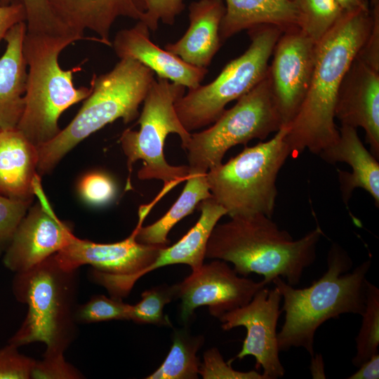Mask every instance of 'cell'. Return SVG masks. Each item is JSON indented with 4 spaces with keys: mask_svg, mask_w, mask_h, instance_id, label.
<instances>
[{
    "mask_svg": "<svg viewBox=\"0 0 379 379\" xmlns=\"http://www.w3.org/2000/svg\"><path fill=\"white\" fill-rule=\"evenodd\" d=\"M154 72L125 58L109 72L94 74L91 92L72 121L51 141L37 147V172L51 171L79 142L118 119L125 124L139 117V107L154 80Z\"/></svg>",
    "mask_w": 379,
    "mask_h": 379,
    "instance_id": "cell-6",
    "label": "cell"
},
{
    "mask_svg": "<svg viewBox=\"0 0 379 379\" xmlns=\"http://www.w3.org/2000/svg\"><path fill=\"white\" fill-rule=\"evenodd\" d=\"M282 32L273 25L248 29V49L230 61L211 83L189 89L175 102L178 119L188 132L214 123L229 102L248 93L267 76L270 58Z\"/></svg>",
    "mask_w": 379,
    "mask_h": 379,
    "instance_id": "cell-9",
    "label": "cell"
},
{
    "mask_svg": "<svg viewBox=\"0 0 379 379\" xmlns=\"http://www.w3.org/2000/svg\"><path fill=\"white\" fill-rule=\"evenodd\" d=\"M37 173L34 192L39 203L29 208L5 250L3 262L14 273L27 271L65 247L74 237L51 208Z\"/></svg>",
    "mask_w": 379,
    "mask_h": 379,
    "instance_id": "cell-15",
    "label": "cell"
},
{
    "mask_svg": "<svg viewBox=\"0 0 379 379\" xmlns=\"http://www.w3.org/2000/svg\"><path fill=\"white\" fill-rule=\"evenodd\" d=\"M25 22L13 26L4 37L6 48L0 58V128H17L22 116L27 81V64L23 55Z\"/></svg>",
    "mask_w": 379,
    "mask_h": 379,
    "instance_id": "cell-21",
    "label": "cell"
},
{
    "mask_svg": "<svg viewBox=\"0 0 379 379\" xmlns=\"http://www.w3.org/2000/svg\"><path fill=\"white\" fill-rule=\"evenodd\" d=\"M38 150L17 128L0 133V194L32 201Z\"/></svg>",
    "mask_w": 379,
    "mask_h": 379,
    "instance_id": "cell-22",
    "label": "cell"
},
{
    "mask_svg": "<svg viewBox=\"0 0 379 379\" xmlns=\"http://www.w3.org/2000/svg\"><path fill=\"white\" fill-rule=\"evenodd\" d=\"M316 44L296 27L283 32L274 46L268 77L284 126L293 121L308 91Z\"/></svg>",
    "mask_w": 379,
    "mask_h": 379,
    "instance_id": "cell-14",
    "label": "cell"
},
{
    "mask_svg": "<svg viewBox=\"0 0 379 379\" xmlns=\"http://www.w3.org/2000/svg\"><path fill=\"white\" fill-rule=\"evenodd\" d=\"M362 323L356 338L357 353L352 362L359 367L378 353L379 345V289L367 281L366 308Z\"/></svg>",
    "mask_w": 379,
    "mask_h": 379,
    "instance_id": "cell-27",
    "label": "cell"
},
{
    "mask_svg": "<svg viewBox=\"0 0 379 379\" xmlns=\"http://www.w3.org/2000/svg\"><path fill=\"white\" fill-rule=\"evenodd\" d=\"M20 4L26 15L27 32L54 35L72 34L57 19L49 0H0L1 6Z\"/></svg>",
    "mask_w": 379,
    "mask_h": 379,
    "instance_id": "cell-30",
    "label": "cell"
},
{
    "mask_svg": "<svg viewBox=\"0 0 379 379\" xmlns=\"http://www.w3.org/2000/svg\"><path fill=\"white\" fill-rule=\"evenodd\" d=\"M145 11L142 20L152 32L157 31L159 21L173 25L176 16L185 9V0H144Z\"/></svg>",
    "mask_w": 379,
    "mask_h": 379,
    "instance_id": "cell-36",
    "label": "cell"
},
{
    "mask_svg": "<svg viewBox=\"0 0 379 379\" xmlns=\"http://www.w3.org/2000/svg\"><path fill=\"white\" fill-rule=\"evenodd\" d=\"M82 373L68 363L64 354H44L42 360H35L32 379H79Z\"/></svg>",
    "mask_w": 379,
    "mask_h": 379,
    "instance_id": "cell-34",
    "label": "cell"
},
{
    "mask_svg": "<svg viewBox=\"0 0 379 379\" xmlns=\"http://www.w3.org/2000/svg\"><path fill=\"white\" fill-rule=\"evenodd\" d=\"M131 305L122 299L102 295L93 296L87 302L77 305V323H95L112 320H130Z\"/></svg>",
    "mask_w": 379,
    "mask_h": 379,
    "instance_id": "cell-29",
    "label": "cell"
},
{
    "mask_svg": "<svg viewBox=\"0 0 379 379\" xmlns=\"http://www.w3.org/2000/svg\"><path fill=\"white\" fill-rule=\"evenodd\" d=\"M225 13L222 0H199L189 6L190 25L185 34L164 49L195 67L207 68L222 44L219 36Z\"/></svg>",
    "mask_w": 379,
    "mask_h": 379,
    "instance_id": "cell-20",
    "label": "cell"
},
{
    "mask_svg": "<svg viewBox=\"0 0 379 379\" xmlns=\"http://www.w3.org/2000/svg\"><path fill=\"white\" fill-rule=\"evenodd\" d=\"M298 12V27L315 43L345 13L335 0H291Z\"/></svg>",
    "mask_w": 379,
    "mask_h": 379,
    "instance_id": "cell-26",
    "label": "cell"
},
{
    "mask_svg": "<svg viewBox=\"0 0 379 379\" xmlns=\"http://www.w3.org/2000/svg\"><path fill=\"white\" fill-rule=\"evenodd\" d=\"M219 36L221 44L235 34L259 25L283 32L298 27V12L291 0H225Z\"/></svg>",
    "mask_w": 379,
    "mask_h": 379,
    "instance_id": "cell-23",
    "label": "cell"
},
{
    "mask_svg": "<svg viewBox=\"0 0 379 379\" xmlns=\"http://www.w3.org/2000/svg\"><path fill=\"white\" fill-rule=\"evenodd\" d=\"M282 120L274 98L268 73L248 93L225 110L213 125L191 133L185 148L189 173H206L222 163L225 153L237 145L265 139L278 131Z\"/></svg>",
    "mask_w": 379,
    "mask_h": 379,
    "instance_id": "cell-10",
    "label": "cell"
},
{
    "mask_svg": "<svg viewBox=\"0 0 379 379\" xmlns=\"http://www.w3.org/2000/svg\"><path fill=\"white\" fill-rule=\"evenodd\" d=\"M379 0H370V6H373V4H375V3L378 2Z\"/></svg>",
    "mask_w": 379,
    "mask_h": 379,
    "instance_id": "cell-42",
    "label": "cell"
},
{
    "mask_svg": "<svg viewBox=\"0 0 379 379\" xmlns=\"http://www.w3.org/2000/svg\"><path fill=\"white\" fill-rule=\"evenodd\" d=\"M83 39L100 43L98 37L79 34L54 35L26 32L23 55L27 74L24 109L17 128L36 148L53 140L61 131L58 119L73 105L85 100L91 88L73 84V73L80 67L63 69L58 62L62 50Z\"/></svg>",
    "mask_w": 379,
    "mask_h": 379,
    "instance_id": "cell-4",
    "label": "cell"
},
{
    "mask_svg": "<svg viewBox=\"0 0 379 379\" xmlns=\"http://www.w3.org/2000/svg\"><path fill=\"white\" fill-rule=\"evenodd\" d=\"M282 297L274 287L266 286L259 290L251 300L242 307L227 312L218 319L224 331L237 326L246 329V336L237 358L242 359L253 356L255 367L263 369L265 379H277L285 374L279 359L277 326L282 312L280 302Z\"/></svg>",
    "mask_w": 379,
    "mask_h": 379,
    "instance_id": "cell-12",
    "label": "cell"
},
{
    "mask_svg": "<svg viewBox=\"0 0 379 379\" xmlns=\"http://www.w3.org/2000/svg\"><path fill=\"white\" fill-rule=\"evenodd\" d=\"M310 369L312 373V378H326V374L324 371V363L322 355L321 354H314L312 357Z\"/></svg>",
    "mask_w": 379,
    "mask_h": 379,
    "instance_id": "cell-41",
    "label": "cell"
},
{
    "mask_svg": "<svg viewBox=\"0 0 379 379\" xmlns=\"http://www.w3.org/2000/svg\"><path fill=\"white\" fill-rule=\"evenodd\" d=\"M358 371L347 377L348 379H378L379 354H375L359 366Z\"/></svg>",
    "mask_w": 379,
    "mask_h": 379,
    "instance_id": "cell-39",
    "label": "cell"
},
{
    "mask_svg": "<svg viewBox=\"0 0 379 379\" xmlns=\"http://www.w3.org/2000/svg\"><path fill=\"white\" fill-rule=\"evenodd\" d=\"M178 298V284H163L143 291L141 300L131 305L130 320L137 324H149L171 326L167 315L164 313L166 305Z\"/></svg>",
    "mask_w": 379,
    "mask_h": 379,
    "instance_id": "cell-28",
    "label": "cell"
},
{
    "mask_svg": "<svg viewBox=\"0 0 379 379\" xmlns=\"http://www.w3.org/2000/svg\"><path fill=\"white\" fill-rule=\"evenodd\" d=\"M1 128H0V133H1Z\"/></svg>",
    "mask_w": 379,
    "mask_h": 379,
    "instance_id": "cell-43",
    "label": "cell"
},
{
    "mask_svg": "<svg viewBox=\"0 0 379 379\" xmlns=\"http://www.w3.org/2000/svg\"><path fill=\"white\" fill-rule=\"evenodd\" d=\"M172 345L161 366L147 379L198 378L200 361L197 352L204 343L203 336L192 335L185 329L175 330Z\"/></svg>",
    "mask_w": 379,
    "mask_h": 379,
    "instance_id": "cell-25",
    "label": "cell"
},
{
    "mask_svg": "<svg viewBox=\"0 0 379 379\" xmlns=\"http://www.w3.org/2000/svg\"><path fill=\"white\" fill-rule=\"evenodd\" d=\"M137 232L135 227L128 237L112 244L95 243L74 236L54 258L59 266L67 271L91 265L94 280L104 286L112 297L122 299L133 287L134 277L151 265L165 247L138 242Z\"/></svg>",
    "mask_w": 379,
    "mask_h": 379,
    "instance_id": "cell-11",
    "label": "cell"
},
{
    "mask_svg": "<svg viewBox=\"0 0 379 379\" xmlns=\"http://www.w3.org/2000/svg\"><path fill=\"white\" fill-rule=\"evenodd\" d=\"M26 21L23 6L20 4L0 5V42L15 24Z\"/></svg>",
    "mask_w": 379,
    "mask_h": 379,
    "instance_id": "cell-38",
    "label": "cell"
},
{
    "mask_svg": "<svg viewBox=\"0 0 379 379\" xmlns=\"http://www.w3.org/2000/svg\"><path fill=\"white\" fill-rule=\"evenodd\" d=\"M335 118L341 125L361 127L371 154L379 157V69L357 55L340 84Z\"/></svg>",
    "mask_w": 379,
    "mask_h": 379,
    "instance_id": "cell-16",
    "label": "cell"
},
{
    "mask_svg": "<svg viewBox=\"0 0 379 379\" xmlns=\"http://www.w3.org/2000/svg\"><path fill=\"white\" fill-rule=\"evenodd\" d=\"M267 284L239 277L225 261L214 259L178 284L181 299L180 319L187 323L194 310L208 307L210 314L219 318L227 312L248 304L255 294Z\"/></svg>",
    "mask_w": 379,
    "mask_h": 379,
    "instance_id": "cell-13",
    "label": "cell"
},
{
    "mask_svg": "<svg viewBox=\"0 0 379 379\" xmlns=\"http://www.w3.org/2000/svg\"><path fill=\"white\" fill-rule=\"evenodd\" d=\"M185 91V86L157 77L143 101L138 121L139 131L128 128L122 133L119 142L127 157L128 170L126 190L132 188L131 174L133 165L138 160L143 161L138 173L139 179L162 180V195L187 178L188 166L170 165L164 154L165 140L171 133L180 137L184 150L190 141L191 133L184 128L175 109V102Z\"/></svg>",
    "mask_w": 379,
    "mask_h": 379,
    "instance_id": "cell-8",
    "label": "cell"
},
{
    "mask_svg": "<svg viewBox=\"0 0 379 379\" xmlns=\"http://www.w3.org/2000/svg\"><path fill=\"white\" fill-rule=\"evenodd\" d=\"M344 12H354L357 11H371L368 0H335Z\"/></svg>",
    "mask_w": 379,
    "mask_h": 379,
    "instance_id": "cell-40",
    "label": "cell"
},
{
    "mask_svg": "<svg viewBox=\"0 0 379 379\" xmlns=\"http://www.w3.org/2000/svg\"><path fill=\"white\" fill-rule=\"evenodd\" d=\"M34 361L8 343L0 347V379H30Z\"/></svg>",
    "mask_w": 379,
    "mask_h": 379,
    "instance_id": "cell-33",
    "label": "cell"
},
{
    "mask_svg": "<svg viewBox=\"0 0 379 379\" xmlns=\"http://www.w3.org/2000/svg\"><path fill=\"white\" fill-rule=\"evenodd\" d=\"M323 235L317 225L295 240L264 214L234 215L214 227L205 258L230 262L243 277L252 272L262 275L267 284L276 277H282L295 286L305 270L315 261L317 246Z\"/></svg>",
    "mask_w": 379,
    "mask_h": 379,
    "instance_id": "cell-2",
    "label": "cell"
},
{
    "mask_svg": "<svg viewBox=\"0 0 379 379\" xmlns=\"http://www.w3.org/2000/svg\"><path fill=\"white\" fill-rule=\"evenodd\" d=\"M31 203L0 194V255L10 244Z\"/></svg>",
    "mask_w": 379,
    "mask_h": 379,
    "instance_id": "cell-31",
    "label": "cell"
},
{
    "mask_svg": "<svg viewBox=\"0 0 379 379\" xmlns=\"http://www.w3.org/2000/svg\"><path fill=\"white\" fill-rule=\"evenodd\" d=\"M179 198L161 218L145 226L137 225L136 240L144 244L167 246L168 234L173 226L193 212L201 201L212 197L206 173H189Z\"/></svg>",
    "mask_w": 379,
    "mask_h": 379,
    "instance_id": "cell-24",
    "label": "cell"
},
{
    "mask_svg": "<svg viewBox=\"0 0 379 379\" xmlns=\"http://www.w3.org/2000/svg\"><path fill=\"white\" fill-rule=\"evenodd\" d=\"M53 13L70 32L84 36L95 32L101 43L112 46L113 23L119 17L138 21L145 11L144 0H49Z\"/></svg>",
    "mask_w": 379,
    "mask_h": 379,
    "instance_id": "cell-18",
    "label": "cell"
},
{
    "mask_svg": "<svg viewBox=\"0 0 379 379\" xmlns=\"http://www.w3.org/2000/svg\"><path fill=\"white\" fill-rule=\"evenodd\" d=\"M282 126L269 140L241 152L209 170L206 180L212 197L230 217L262 213L272 218L277 196V179L290 157Z\"/></svg>",
    "mask_w": 379,
    "mask_h": 379,
    "instance_id": "cell-7",
    "label": "cell"
},
{
    "mask_svg": "<svg viewBox=\"0 0 379 379\" xmlns=\"http://www.w3.org/2000/svg\"><path fill=\"white\" fill-rule=\"evenodd\" d=\"M79 192L88 203L102 205L109 202L115 197L116 186L109 175L95 172L86 175L81 180Z\"/></svg>",
    "mask_w": 379,
    "mask_h": 379,
    "instance_id": "cell-35",
    "label": "cell"
},
{
    "mask_svg": "<svg viewBox=\"0 0 379 379\" xmlns=\"http://www.w3.org/2000/svg\"><path fill=\"white\" fill-rule=\"evenodd\" d=\"M112 46L120 59L135 60L156 73L157 77L189 89L200 86L208 73L207 68L192 66L154 44L149 38V29L142 21L131 28L119 30Z\"/></svg>",
    "mask_w": 379,
    "mask_h": 379,
    "instance_id": "cell-17",
    "label": "cell"
},
{
    "mask_svg": "<svg viewBox=\"0 0 379 379\" xmlns=\"http://www.w3.org/2000/svg\"><path fill=\"white\" fill-rule=\"evenodd\" d=\"M372 25L371 9L345 12L316 44L308 91L298 112L286 126L285 140L290 157H298L305 149L319 155L338 140L339 131L335 124L338 91Z\"/></svg>",
    "mask_w": 379,
    "mask_h": 379,
    "instance_id": "cell-1",
    "label": "cell"
},
{
    "mask_svg": "<svg viewBox=\"0 0 379 379\" xmlns=\"http://www.w3.org/2000/svg\"><path fill=\"white\" fill-rule=\"evenodd\" d=\"M77 271L61 268L53 255L27 271L15 273L13 293L28 310L8 343L19 347L43 343L44 354H64L77 332Z\"/></svg>",
    "mask_w": 379,
    "mask_h": 379,
    "instance_id": "cell-5",
    "label": "cell"
},
{
    "mask_svg": "<svg viewBox=\"0 0 379 379\" xmlns=\"http://www.w3.org/2000/svg\"><path fill=\"white\" fill-rule=\"evenodd\" d=\"M199 374L204 379H265L262 373L256 371L241 372L233 369L230 362L226 363L219 350L213 347L204 352Z\"/></svg>",
    "mask_w": 379,
    "mask_h": 379,
    "instance_id": "cell-32",
    "label": "cell"
},
{
    "mask_svg": "<svg viewBox=\"0 0 379 379\" xmlns=\"http://www.w3.org/2000/svg\"><path fill=\"white\" fill-rule=\"evenodd\" d=\"M352 265L348 253L333 243L327 255L326 272L311 286L295 288L280 277L272 280L284 300L281 311L285 312L284 323L277 333L280 351L302 347L312 357L314 335L321 324L343 314H363L371 260L348 272Z\"/></svg>",
    "mask_w": 379,
    "mask_h": 379,
    "instance_id": "cell-3",
    "label": "cell"
},
{
    "mask_svg": "<svg viewBox=\"0 0 379 379\" xmlns=\"http://www.w3.org/2000/svg\"><path fill=\"white\" fill-rule=\"evenodd\" d=\"M373 25L370 34L357 55L379 69V1L372 6Z\"/></svg>",
    "mask_w": 379,
    "mask_h": 379,
    "instance_id": "cell-37",
    "label": "cell"
},
{
    "mask_svg": "<svg viewBox=\"0 0 379 379\" xmlns=\"http://www.w3.org/2000/svg\"><path fill=\"white\" fill-rule=\"evenodd\" d=\"M337 142L319 153L330 164L347 163L351 173L338 170V178L343 201L347 204L356 188L366 190L379 206V163L364 147L357 128L341 125Z\"/></svg>",
    "mask_w": 379,
    "mask_h": 379,
    "instance_id": "cell-19",
    "label": "cell"
}]
</instances>
